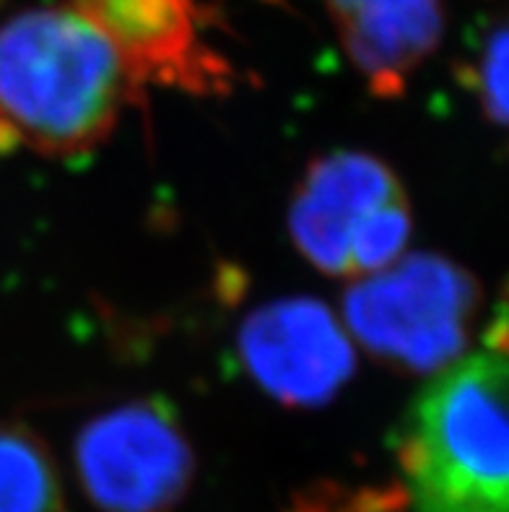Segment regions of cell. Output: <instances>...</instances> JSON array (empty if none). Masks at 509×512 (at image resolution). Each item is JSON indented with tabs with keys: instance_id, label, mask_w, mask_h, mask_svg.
I'll return each instance as SVG.
<instances>
[{
	"instance_id": "9",
	"label": "cell",
	"mask_w": 509,
	"mask_h": 512,
	"mask_svg": "<svg viewBox=\"0 0 509 512\" xmlns=\"http://www.w3.org/2000/svg\"><path fill=\"white\" fill-rule=\"evenodd\" d=\"M0 512H65L50 448L21 424H0Z\"/></svg>"
},
{
	"instance_id": "6",
	"label": "cell",
	"mask_w": 509,
	"mask_h": 512,
	"mask_svg": "<svg viewBox=\"0 0 509 512\" xmlns=\"http://www.w3.org/2000/svg\"><path fill=\"white\" fill-rule=\"evenodd\" d=\"M239 357L255 383L286 406L317 409L354 372L346 328L317 299H281L260 307L239 331Z\"/></svg>"
},
{
	"instance_id": "1",
	"label": "cell",
	"mask_w": 509,
	"mask_h": 512,
	"mask_svg": "<svg viewBox=\"0 0 509 512\" xmlns=\"http://www.w3.org/2000/svg\"><path fill=\"white\" fill-rule=\"evenodd\" d=\"M136 86L76 8H29L0 24V146L42 156L94 151Z\"/></svg>"
},
{
	"instance_id": "10",
	"label": "cell",
	"mask_w": 509,
	"mask_h": 512,
	"mask_svg": "<svg viewBox=\"0 0 509 512\" xmlns=\"http://www.w3.org/2000/svg\"><path fill=\"white\" fill-rule=\"evenodd\" d=\"M471 86L491 123L509 130V24L484 39L471 65Z\"/></svg>"
},
{
	"instance_id": "8",
	"label": "cell",
	"mask_w": 509,
	"mask_h": 512,
	"mask_svg": "<svg viewBox=\"0 0 509 512\" xmlns=\"http://www.w3.org/2000/svg\"><path fill=\"white\" fill-rule=\"evenodd\" d=\"M325 8L348 60L382 99L406 91L445 29L442 0H325Z\"/></svg>"
},
{
	"instance_id": "5",
	"label": "cell",
	"mask_w": 509,
	"mask_h": 512,
	"mask_svg": "<svg viewBox=\"0 0 509 512\" xmlns=\"http://www.w3.org/2000/svg\"><path fill=\"white\" fill-rule=\"evenodd\" d=\"M76 468L102 512H174L193 484L195 455L167 403L143 398L78 432Z\"/></svg>"
},
{
	"instance_id": "3",
	"label": "cell",
	"mask_w": 509,
	"mask_h": 512,
	"mask_svg": "<svg viewBox=\"0 0 509 512\" xmlns=\"http://www.w3.org/2000/svg\"><path fill=\"white\" fill-rule=\"evenodd\" d=\"M481 310V286L463 266L416 253L364 279L343 297L346 331L400 372H437L463 357Z\"/></svg>"
},
{
	"instance_id": "4",
	"label": "cell",
	"mask_w": 509,
	"mask_h": 512,
	"mask_svg": "<svg viewBox=\"0 0 509 512\" xmlns=\"http://www.w3.org/2000/svg\"><path fill=\"white\" fill-rule=\"evenodd\" d=\"M289 234L317 271L364 279L403 255L411 206L393 169L361 151H333L307 167L289 208Z\"/></svg>"
},
{
	"instance_id": "7",
	"label": "cell",
	"mask_w": 509,
	"mask_h": 512,
	"mask_svg": "<svg viewBox=\"0 0 509 512\" xmlns=\"http://www.w3.org/2000/svg\"><path fill=\"white\" fill-rule=\"evenodd\" d=\"M86 21L115 47L130 78L193 97H221L234 71L206 45L195 0H73Z\"/></svg>"
},
{
	"instance_id": "2",
	"label": "cell",
	"mask_w": 509,
	"mask_h": 512,
	"mask_svg": "<svg viewBox=\"0 0 509 512\" xmlns=\"http://www.w3.org/2000/svg\"><path fill=\"white\" fill-rule=\"evenodd\" d=\"M398 461L413 512H509V349L463 354L408 409Z\"/></svg>"
}]
</instances>
